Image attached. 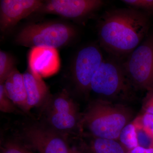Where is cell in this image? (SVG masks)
Instances as JSON below:
<instances>
[{"mask_svg": "<svg viewBox=\"0 0 153 153\" xmlns=\"http://www.w3.org/2000/svg\"><path fill=\"white\" fill-rule=\"evenodd\" d=\"M69 153H89L87 151L85 150V149L81 147L78 148L75 147H70Z\"/></svg>", "mask_w": 153, "mask_h": 153, "instance_id": "cell-25", "label": "cell"}, {"mask_svg": "<svg viewBox=\"0 0 153 153\" xmlns=\"http://www.w3.org/2000/svg\"><path fill=\"white\" fill-rule=\"evenodd\" d=\"M118 140L126 151L131 150L138 146L136 128L133 121L122 130Z\"/></svg>", "mask_w": 153, "mask_h": 153, "instance_id": "cell-16", "label": "cell"}, {"mask_svg": "<svg viewBox=\"0 0 153 153\" xmlns=\"http://www.w3.org/2000/svg\"><path fill=\"white\" fill-rule=\"evenodd\" d=\"M123 66L132 86L146 91L153 88V38L137 47Z\"/></svg>", "mask_w": 153, "mask_h": 153, "instance_id": "cell-5", "label": "cell"}, {"mask_svg": "<svg viewBox=\"0 0 153 153\" xmlns=\"http://www.w3.org/2000/svg\"><path fill=\"white\" fill-rule=\"evenodd\" d=\"M100 0H48L38 12L68 19H78L89 15L103 6Z\"/></svg>", "mask_w": 153, "mask_h": 153, "instance_id": "cell-7", "label": "cell"}, {"mask_svg": "<svg viewBox=\"0 0 153 153\" xmlns=\"http://www.w3.org/2000/svg\"><path fill=\"white\" fill-rule=\"evenodd\" d=\"M126 153H153V148L145 149L137 146L131 151H126Z\"/></svg>", "mask_w": 153, "mask_h": 153, "instance_id": "cell-24", "label": "cell"}, {"mask_svg": "<svg viewBox=\"0 0 153 153\" xmlns=\"http://www.w3.org/2000/svg\"><path fill=\"white\" fill-rule=\"evenodd\" d=\"M30 71L41 77H49L59 71L60 59L57 49L36 47L31 49L28 55Z\"/></svg>", "mask_w": 153, "mask_h": 153, "instance_id": "cell-10", "label": "cell"}, {"mask_svg": "<svg viewBox=\"0 0 153 153\" xmlns=\"http://www.w3.org/2000/svg\"><path fill=\"white\" fill-rule=\"evenodd\" d=\"M15 60L9 53L0 51V83L3 84L15 68Z\"/></svg>", "mask_w": 153, "mask_h": 153, "instance_id": "cell-17", "label": "cell"}, {"mask_svg": "<svg viewBox=\"0 0 153 153\" xmlns=\"http://www.w3.org/2000/svg\"><path fill=\"white\" fill-rule=\"evenodd\" d=\"M51 111L61 113H77V107L66 91L54 97L51 102Z\"/></svg>", "mask_w": 153, "mask_h": 153, "instance_id": "cell-15", "label": "cell"}, {"mask_svg": "<svg viewBox=\"0 0 153 153\" xmlns=\"http://www.w3.org/2000/svg\"><path fill=\"white\" fill-rule=\"evenodd\" d=\"M122 1L131 8L137 10H153V0H123Z\"/></svg>", "mask_w": 153, "mask_h": 153, "instance_id": "cell-21", "label": "cell"}, {"mask_svg": "<svg viewBox=\"0 0 153 153\" xmlns=\"http://www.w3.org/2000/svg\"><path fill=\"white\" fill-rule=\"evenodd\" d=\"M148 25L147 16L139 10L130 8L107 11L99 24L100 42L114 55L131 53L140 44Z\"/></svg>", "mask_w": 153, "mask_h": 153, "instance_id": "cell-1", "label": "cell"}, {"mask_svg": "<svg viewBox=\"0 0 153 153\" xmlns=\"http://www.w3.org/2000/svg\"><path fill=\"white\" fill-rule=\"evenodd\" d=\"M147 91L146 94L143 101V114H153V88Z\"/></svg>", "mask_w": 153, "mask_h": 153, "instance_id": "cell-23", "label": "cell"}, {"mask_svg": "<svg viewBox=\"0 0 153 153\" xmlns=\"http://www.w3.org/2000/svg\"><path fill=\"white\" fill-rule=\"evenodd\" d=\"M137 119L143 128L153 137V114L144 113Z\"/></svg>", "mask_w": 153, "mask_h": 153, "instance_id": "cell-22", "label": "cell"}, {"mask_svg": "<svg viewBox=\"0 0 153 153\" xmlns=\"http://www.w3.org/2000/svg\"><path fill=\"white\" fill-rule=\"evenodd\" d=\"M91 140L82 147L89 153H126L118 140L90 137Z\"/></svg>", "mask_w": 153, "mask_h": 153, "instance_id": "cell-13", "label": "cell"}, {"mask_svg": "<svg viewBox=\"0 0 153 153\" xmlns=\"http://www.w3.org/2000/svg\"><path fill=\"white\" fill-rule=\"evenodd\" d=\"M133 118V111L125 105L100 98L91 102L79 126L89 136L118 140L122 130Z\"/></svg>", "mask_w": 153, "mask_h": 153, "instance_id": "cell-2", "label": "cell"}, {"mask_svg": "<svg viewBox=\"0 0 153 153\" xmlns=\"http://www.w3.org/2000/svg\"><path fill=\"white\" fill-rule=\"evenodd\" d=\"M23 74L27 94V111L40 105L48 97L49 88L41 76L29 68Z\"/></svg>", "mask_w": 153, "mask_h": 153, "instance_id": "cell-11", "label": "cell"}, {"mask_svg": "<svg viewBox=\"0 0 153 153\" xmlns=\"http://www.w3.org/2000/svg\"><path fill=\"white\" fill-rule=\"evenodd\" d=\"M131 86L123 66L104 60L91 80L90 90L100 98L116 102L128 98Z\"/></svg>", "mask_w": 153, "mask_h": 153, "instance_id": "cell-4", "label": "cell"}, {"mask_svg": "<svg viewBox=\"0 0 153 153\" xmlns=\"http://www.w3.org/2000/svg\"><path fill=\"white\" fill-rule=\"evenodd\" d=\"M40 0H1L0 29L2 32L12 29L22 19L38 12L44 4Z\"/></svg>", "mask_w": 153, "mask_h": 153, "instance_id": "cell-8", "label": "cell"}, {"mask_svg": "<svg viewBox=\"0 0 153 153\" xmlns=\"http://www.w3.org/2000/svg\"><path fill=\"white\" fill-rule=\"evenodd\" d=\"M72 26L60 22H46L27 25L16 36L15 42L20 46L57 48L70 43L76 35Z\"/></svg>", "mask_w": 153, "mask_h": 153, "instance_id": "cell-3", "label": "cell"}, {"mask_svg": "<svg viewBox=\"0 0 153 153\" xmlns=\"http://www.w3.org/2000/svg\"><path fill=\"white\" fill-rule=\"evenodd\" d=\"M1 153H33L28 148L18 143L10 142L6 143L1 148Z\"/></svg>", "mask_w": 153, "mask_h": 153, "instance_id": "cell-20", "label": "cell"}, {"mask_svg": "<svg viewBox=\"0 0 153 153\" xmlns=\"http://www.w3.org/2000/svg\"><path fill=\"white\" fill-rule=\"evenodd\" d=\"M0 110L4 113H12L16 111L15 105L6 94L3 84H0Z\"/></svg>", "mask_w": 153, "mask_h": 153, "instance_id": "cell-19", "label": "cell"}, {"mask_svg": "<svg viewBox=\"0 0 153 153\" xmlns=\"http://www.w3.org/2000/svg\"><path fill=\"white\" fill-rule=\"evenodd\" d=\"M50 125L59 131H68L73 129L79 121L77 113H61L51 111L49 117Z\"/></svg>", "mask_w": 153, "mask_h": 153, "instance_id": "cell-14", "label": "cell"}, {"mask_svg": "<svg viewBox=\"0 0 153 153\" xmlns=\"http://www.w3.org/2000/svg\"><path fill=\"white\" fill-rule=\"evenodd\" d=\"M103 60L101 51L94 45L83 47L78 52L72 70L74 82L79 90H91V80Z\"/></svg>", "mask_w": 153, "mask_h": 153, "instance_id": "cell-6", "label": "cell"}, {"mask_svg": "<svg viewBox=\"0 0 153 153\" xmlns=\"http://www.w3.org/2000/svg\"><path fill=\"white\" fill-rule=\"evenodd\" d=\"M25 135L30 147L37 153H69L66 140L56 132L32 127L26 129Z\"/></svg>", "mask_w": 153, "mask_h": 153, "instance_id": "cell-9", "label": "cell"}, {"mask_svg": "<svg viewBox=\"0 0 153 153\" xmlns=\"http://www.w3.org/2000/svg\"><path fill=\"white\" fill-rule=\"evenodd\" d=\"M133 121L136 128L138 146L147 149L153 148V137L143 128L137 118Z\"/></svg>", "mask_w": 153, "mask_h": 153, "instance_id": "cell-18", "label": "cell"}, {"mask_svg": "<svg viewBox=\"0 0 153 153\" xmlns=\"http://www.w3.org/2000/svg\"><path fill=\"white\" fill-rule=\"evenodd\" d=\"M3 84L6 94L14 104L27 111V94L23 74L15 68Z\"/></svg>", "mask_w": 153, "mask_h": 153, "instance_id": "cell-12", "label": "cell"}]
</instances>
